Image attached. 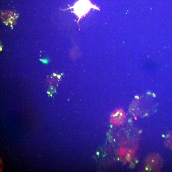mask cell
<instances>
[{
  "label": "cell",
  "mask_w": 172,
  "mask_h": 172,
  "mask_svg": "<svg viewBox=\"0 0 172 172\" xmlns=\"http://www.w3.org/2000/svg\"><path fill=\"white\" fill-rule=\"evenodd\" d=\"M54 76H56V74H54Z\"/></svg>",
  "instance_id": "cell-5"
},
{
  "label": "cell",
  "mask_w": 172,
  "mask_h": 172,
  "mask_svg": "<svg viewBox=\"0 0 172 172\" xmlns=\"http://www.w3.org/2000/svg\"><path fill=\"white\" fill-rule=\"evenodd\" d=\"M126 115L123 110L117 109L113 111L110 117L111 123L115 125L123 124L125 119Z\"/></svg>",
  "instance_id": "cell-2"
},
{
  "label": "cell",
  "mask_w": 172,
  "mask_h": 172,
  "mask_svg": "<svg viewBox=\"0 0 172 172\" xmlns=\"http://www.w3.org/2000/svg\"><path fill=\"white\" fill-rule=\"evenodd\" d=\"M88 0H80L74 6V13L79 17V20L88 13L92 8L96 9Z\"/></svg>",
  "instance_id": "cell-1"
},
{
  "label": "cell",
  "mask_w": 172,
  "mask_h": 172,
  "mask_svg": "<svg viewBox=\"0 0 172 172\" xmlns=\"http://www.w3.org/2000/svg\"><path fill=\"white\" fill-rule=\"evenodd\" d=\"M165 136H163V137H165Z\"/></svg>",
  "instance_id": "cell-6"
},
{
  "label": "cell",
  "mask_w": 172,
  "mask_h": 172,
  "mask_svg": "<svg viewBox=\"0 0 172 172\" xmlns=\"http://www.w3.org/2000/svg\"><path fill=\"white\" fill-rule=\"evenodd\" d=\"M134 118L136 120H137V118L136 117H135Z\"/></svg>",
  "instance_id": "cell-4"
},
{
  "label": "cell",
  "mask_w": 172,
  "mask_h": 172,
  "mask_svg": "<svg viewBox=\"0 0 172 172\" xmlns=\"http://www.w3.org/2000/svg\"><path fill=\"white\" fill-rule=\"evenodd\" d=\"M42 61L43 62V63H47V61L46 60H42Z\"/></svg>",
  "instance_id": "cell-3"
}]
</instances>
